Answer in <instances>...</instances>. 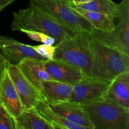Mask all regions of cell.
I'll list each match as a JSON object with an SVG mask.
<instances>
[{"label": "cell", "mask_w": 129, "mask_h": 129, "mask_svg": "<svg viewBox=\"0 0 129 129\" xmlns=\"http://www.w3.org/2000/svg\"><path fill=\"white\" fill-rule=\"evenodd\" d=\"M89 44L98 61L113 79L120 73L129 71L128 54L98 42L89 34Z\"/></svg>", "instance_id": "6"}, {"label": "cell", "mask_w": 129, "mask_h": 129, "mask_svg": "<svg viewBox=\"0 0 129 129\" xmlns=\"http://www.w3.org/2000/svg\"><path fill=\"white\" fill-rule=\"evenodd\" d=\"M45 70L54 80L74 86L85 74L77 67L65 60L53 59L44 62Z\"/></svg>", "instance_id": "10"}, {"label": "cell", "mask_w": 129, "mask_h": 129, "mask_svg": "<svg viewBox=\"0 0 129 129\" xmlns=\"http://www.w3.org/2000/svg\"><path fill=\"white\" fill-rule=\"evenodd\" d=\"M15 0H0V12L8 5L12 3Z\"/></svg>", "instance_id": "24"}, {"label": "cell", "mask_w": 129, "mask_h": 129, "mask_svg": "<svg viewBox=\"0 0 129 129\" xmlns=\"http://www.w3.org/2000/svg\"><path fill=\"white\" fill-rule=\"evenodd\" d=\"M103 98L129 109V71L116 76Z\"/></svg>", "instance_id": "13"}, {"label": "cell", "mask_w": 129, "mask_h": 129, "mask_svg": "<svg viewBox=\"0 0 129 129\" xmlns=\"http://www.w3.org/2000/svg\"><path fill=\"white\" fill-rule=\"evenodd\" d=\"M75 6L86 10L108 14L114 18H117L120 13L118 5L112 0H93L86 4Z\"/></svg>", "instance_id": "19"}, {"label": "cell", "mask_w": 129, "mask_h": 129, "mask_svg": "<svg viewBox=\"0 0 129 129\" xmlns=\"http://www.w3.org/2000/svg\"><path fill=\"white\" fill-rule=\"evenodd\" d=\"M112 81L85 76L73 87L69 101L83 103L104 96Z\"/></svg>", "instance_id": "8"}, {"label": "cell", "mask_w": 129, "mask_h": 129, "mask_svg": "<svg viewBox=\"0 0 129 129\" xmlns=\"http://www.w3.org/2000/svg\"><path fill=\"white\" fill-rule=\"evenodd\" d=\"M72 7L81 16L89 21L94 29L101 31H109L115 28L114 18L108 14L94 11L86 10L76 7L71 4Z\"/></svg>", "instance_id": "18"}, {"label": "cell", "mask_w": 129, "mask_h": 129, "mask_svg": "<svg viewBox=\"0 0 129 129\" xmlns=\"http://www.w3.org/2000/svg\"><path fill=\"white\" fill-rule=\"evenodd\" d=\"M0 103L5 107L13 118L20 116L24 110L7 69L0 84Z\"/></svg>", "instance_id": "12"}, {"label": "cell", "mask_w": 129, "mask_h": 129, "mask_svg": "<svg viewBox=\"0 0 129 129\" xmlns=\"http://www.w3.org/2000/svg\"><path fill=\"white\" fill-rule=\"evenodd\" d=\"M1 54L12 64H18L25 59L46 60L34 49V46L20 42L10 37L0 36Z\"/></svg>", "instance_id": "9"}, {"label": "cell", "mask_w": 129, "mask_h": 129, "mask_svg": "<svg viewBox=\"0 0 129 129\" xmlns=\"http://www.w3.org/2000/svg\"><path fill=\"white\" fill-rule=\"evenodd\" d=\"M34 47L35 50L45 60H52L54 59L55 50V45L43 44L42 45Z\"/></svg>", "instance_id": "22"}, {"label": "cell", "mask_w": 129, "mask_h": 129, "mask_svg": "<svg viewBox=\"0 0 129 129\" xmlns=\"http://www.w3.org/2000/svg\"><path fill=\"white\" fill-rule=\"evenodd\" d=\"M89 34L78 32L55 45L54 59L65 60L79 68L86 76L112 81L89 44Z\"/></svg>", "instance_id": "1"}, {"label": "cell", "mask_w": 129, "mask_h": 129, "mask_svg": "<svg viewBox=\"0 0 129 129\" xmlns=\"http://www.w3.org/2000/svg\"><path fill=\"white\" fill-rule=\"evenodd\" d=\"M68 1H71V0H68ZM72 2V1H71Z\"/></svg>", "instance_id": "26"}, {"label": "cell", "mask_w": 129, "mask_h": 129, "mask_svg": "<svg viewBox=\"0 0 129 129\" xmlns=\"http://www.w3.org/2000/svg\"><path fill=\"white\" fill-rule=\"evenodd\" d=\"M21 31L26 34L30 39L34 41L40 42L42 44H48V45H55V39L44 33L26 30H21Z\"/></svg>", "instance_id": "20"}, {"label": "cell", "mask_w": 129, "mask_h": 129, "mask_svg": "<svg viewBox=\"0 0 129 129\" xmlns=\"http://www.w3.org/2000/svg\"><path fill=\"white\" fill-rule=\"evenodd\" d=\"M91 1H93V0H71L72 5H74V6L83 5V4H86Z\"/></svg>", "instance_id": "25"}, {"label": "cell", "mask_w": 129, "mask_h": 129, "mask_svg": "<svg viewBox=\"0 0 129 129\" xmlns=\"http://www.w3.org/2000/svg\"><path fill=\"white\" fill-rule=\"evenodd\" d=\"M44 62L37 59H25L17 64L28 80L39 90L43 82L54 80L45 70Z\"/></svg>", "instance_id": "14"}, {"label": "cell", "mask_w": 129, "mask_h": 129, "mask_svg": "<svg viewBox=\"0 0 129 129\" xmlns=\"http://www.w3.org/2000/svg\"><path fill=\"white\" fill-rule=\"evenodd\" d=\"M118 7L119 23L113 30L105 31L94 29L89 34L98 42L129 55V0H122Z\"/></svg>", "instance_id": "5"}, {"label": "cell", "mask_w": 129, "mask_h": 129, "mask_svg": "<svg viewBox=\"0 0 129 129\" xmlns=\"http://www.w3.org/2000/svg\"><path fill=\"white\" fill-rule=\"evenodd\" d=\"M46 103L52 110L70 122L79 125L85 129H94L81 103L69 100Z\"/></svg>", "instance_id": "11"}, {"label": "cell", "mask_w": 129, "mask_h": 129, "mask_svg": "<svg viewBox=\"0 0 129 129\" xmlns=\"http://www.w3.org/2000/svg\"><path fill=\"white\" fill-rule=\"evenodd\" d=\"M34 108L38 113L52 126L53 129H85L54 112L49 107L45 101H39Z\"/></svg>", "instance_id": "16"}, {"label": "cell", "mask_w": 129, "mask_h": 129, "mask_svg": "<svg viewBox=\"0 0 129 129\" xmlns=\"http://www.w3.org/2000/svg\"><path fill=\"white\" fill-rule=\"evenodd\" d=\"M73 87V85L56 80H48L42 83L40 90L46 102H65L70 100Z\"/></svg>", "instance_id": "15"}, {"label": "cell", "mask_w": 129, "mask_h": 129, "mask_svg": "<svg viewBox=\"0 0 129 129\" xmlns=\"http://www.w3.org/2000/svg\"><path fill=\"white\" fill-rule=\"evenodd\" d=\"M11 28L13 31L26 30L44 33L55 39L54 45L77 34L34 5L13 12Z\"/></svg>", "instance_id": "2"}, {"label": "cell", "mask_w": 129, "mask_h": 129, "mask_svg": "<svg viewBox=\"0 0 129 129\" xmlns=\"http://www.w3.org/2000/svg\"><path fill=\"white\" fill-rule=\"evenodd\" d=\"M10 62L0 53V84L1 83L3 76L7 69L8 65Z\"/></svg>", "instance_id": "23"}, {"label": "cell", "mask_w": 129, "mask_h": 129, "mask_svg": "<svg viewBox=\"0 0 129 129\" xmlns=\"http://www.w3.org/2000/svg\"><path fill=\"white\" fill-rule=\"evenodd\" d=\"M50 16L75 32L91 33L94 27L72 7L68 0H30Z\"/></svg>", "instance_id": "4"}, {"label": "cell", "mask_w": 129, "mask_h": 129, "mask_svg": "<svg viewBox=\"0 0 129 129\" xmlns=\"http://www.w3.org/2000/svg\"><path fill=\"white\" fill-rule=\"evenodd\" d=\"M81 106L94 129H129V109L103 97Z\"/></svg>", "instance_id": "3"}, {"label": "cell", "mask_w": 129, "mask_h": 129, "mask_svg": "<svg viewBox=\"0 0 129 129\" xmlns=\"http://www.w3.org/2000/svg\"><path fill=\"white\" fill-rule=\"evenodd\" d=\"M14 120L15 129H53L35 108L24 109L20 116L14 118Z\"/></svg>", "instance_id": "17"}, {"label": "cell", "mask_w": 129, "mask_h": 129, "mask_svg": "<svg viewBox=\"0 0 129 129\" xmlns=\"http://www.w3.org/2000/svg\"><path fill=\"white\" fill-rule=\"evenodd\" d=\"M0 129H15L14 118L0 103Z\"/></svg>", "instance_id": "21"}, {"label": "cell", "mask_w": 129, "mask_h": 129, "mask_svg": "<svg viewBox=\"0 0 129 129\" xmlns=\"http://www.w3.org/2000/svg\"><path fill=\"white\" fill-rule=\"evenodd\" d=\"M7 71L24 109L34 108L39 101H46L42 92L28 80L17 64L9 62Z\"/></svg>", "instance_id": "7"}]
</instances>
